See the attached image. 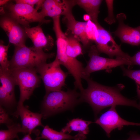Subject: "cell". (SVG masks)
I'll use <instances>...</instances> for the list:
<instances>
[{"mask_svg": "<svg viewBox=\"0 0 140 140\" xmlns=\"http://www.w3.org/2000/svg\"><path fill=\"white\" fill-rule=\"evenodd\" d=\"M82 102L80 93L75 89L53 91L46 94L41 105L44 119L68 110Z\"/></svg>", "mask_w": 140, "mask_h": 140, "instance_id": "cell-2", "label": "cell"}, {"mask_svg": "<svg viewBox=\"0 0 140 140\" xmlns=\"http://www.w3.org/2000/svg\"><path fill=\"white\" fill-rule=\"evenodd\" d=\"M58 59L56 57L52 62L42 64L36 69L44 83L46 94L61 90L65 85L67 73L62 71Z\"/></svg>", "mask_w": 140, "mask_h": 140, "instance_id": "cell-4", "label": "cell"}, {"mask_svg": "<svg viewBox=\"0 0 140 140\" xmlns=\"http://www.w3.org/2000/svg\"><path fill=\"white\" fill-rule=\"evenodd\" d=\"M130 60L132 66L136 65L140 66V51L137 52L133 56L131 57Z\"/></svg>", "mask_w": 140, "mask_h": 140, "instance_id": "cell-27", "label": "cell"}, {"mask_svg": "<svg viewBox=\"0 0 140 140\" xmlns=\"http://www.w3.org/2000/svg\"><path fill=\"white\" fill-rule=\"evenodd\" d=\"M72 8L69 9L65 13L64 21L68 29L82 44L84 48L88 50L92 45L87 34L88 21L81 22L76 20L72 13Z\"/></svg>", "mask_w": 140, "mask_h": 140, "instance_id": "cell-12", "label": "cell"}, {"mask_svg": "<svg viewBox=\"0 0 140 140\" xmlns=\"http://www.w3.org/2000/svg\"><path fill=\"white\" fill-rule=\"evenodd\" d=\"M95 25L96 30L94 40L95 45L100 53H105L111 58L115 56L130 58L129 55L122 50L121 45L116 43L109 31L102 27L99 23Z\"/></svg>", "mask_w": 140, "mask_h": 140, "instance_id": "cell-8", "label": "cell"}, {"mask_svg": "<svg viewBox=\"0 0 140 140\" xmlns=\"http://www.w3.org/2000/svg\"><path fill=\"white\" fill-rule=\"evenodd\" d=\"M86 139V135L79 132L74 136L66 134L61 131L58 132L50 128L47 125L44 127L41 136L37 137L35 140L45 139L47 140H84Z\"/></svg>", "mask_w": 140, "mask_h": 140, "instance_id": "cell-17", "label": "cell"}, {"mask_svg": "<svg viewBox=\"0 0 140 140\" xmlns=\"http://www.w3.org/2000/svg\"><path fill=\"white\" fill-rule=\"evenodd\" d=\"M79 41L74 36L67 37L66 53L71 58H76L82 54V50Z\"/></svg>", "mask_w": 140, "mask_h": 140, "instance_id": "cell-20", "label": "cell"}, {"mask_svg": "<svg viewBox=\"0 0 140 140\" xmlns=\"http://www.w3.org/2000/svg\"><path fill=\"white\" fill-rule=\"evenodd\" d=\"M24 28L27 37L31 39L35 48L48 51L53 47V39L51 36L45 35L40 25L32 27Z\"/></svg>", "mask_w": 140, "mask_h": 140, "instance_id": "cell-16", "label": "cell"}, {"mask_svg": "<svg viewBox=\"0 0 140 140\" xmlns=\"http://www.w3.org/2000/svg\"><path fill=\"white\" fill-rule=\"evenodd\" d=\"M116 107L115 106L111 107L95 122L104 130L108 137H110L111 132L115 129L121 130L126 125L140 126V123L129 122L122 118L117 113Z\"/></svg>", "mask_w": 140, "mask_h": 140, "instance_id": "cell-9", "label": "cell"}, {"mask_svg": "<svg viewBox=\"0 0 140 140\" xmlns=\"http://www.w3.org/2000/svg\"><path fill=\"white\" fill-rule=\"evenodd\" d=\"M10 47L9 44L5 45L2 40L0 42V69L5 71H9V61L8 59V52Z\"/></svg>", "mask_w": 140, "mask_h": 140, "instance_id": "cell-22", "label": "cell"}, {"mask_svg": "<svg viewBox=\"0 0 140 140\" xmlns=\"http://www.w3.org/2000/svg\"><path fill=\"white\" fill-rule=\"evenodd\" d=\"M54 55V53H46L34 46H15L13 55L9 61V70L24 68L36 69Z\"/></svg>", "mask_w": 140, "mask_h": 140, "instance_id": "cell-3", "label": "cell"}, {"mask_svg": "<svg viewBox=\"0 0 140 140\" xmlns=\"http://www.w3.org/2000/svg\"><path fill=\"white\" fill-rule=\"evenodd\" d=\"M129 137L128 140H140V135L133 132H130L129 133Z\"/></svg>", "mask_w": 140, "mask_h": 140, "instance_id": "cell-28", "label": "cell"}, {"mask_svg": "<svg viewBox=\"0 0 140 140\" xmlns=\"http://www.w3.org/2000/svg\"><path fill=\"white\" fill-rule=\"evenodd\" d=\"M77 5L83 8L90 17V20L95 25L99 23L98 17L99 8L102 1L101 0H76Z\"/></svg>", "mask_w": 140, "mask_h": 140, "instance_id": "cell-18", "label": "cell"}, {"mask_svg": "<svg viewBox=\"0 0 140 140\" xmlns=\"http://www.w3.org/2000/svg\"><path fill=\"white\" fill-rule=\"evenodd\" d=\"M120 66L123 75L132 79L135 82L137 85V96L140 101V69L131 70L126 68L124 65Z\"/></svg>", "mask_w": 140, "mask_h": 140, "instance_id": "cell-23", "label": "cell"}, {"mask_svg": "<svg viewBox=\"0 0 140 140\" xmlns=\"http://www.w3.org/2000/svg\"><path fill=\"white\" fill-rule=\"evenodd\" d=\"M8 129L1 130L0 131V140H13L19 138L18 133L22 132L24 133L21 125L19 123H14L7 127Z\"/></svg>", "mask_w": 140, "mask_h": 140, "instance_id": "cell-21", "label": "cell"}, {"mask_svg": "<svg viewBox=\"0 0 140 140\" xmlns=\"http://www.w3.org/2000/svg\"><path fill=\"white\" fill-rule=\"evenodd\" d=\"M17 108L13 115L17 117H20L22 127L25 134H30L37 126L44 127L41 122L43 117L41 113L32 112L23 105Z\"/></svg>", "mask_w": 140, "mask_h": 140, "instance_id": "cell-14", "label": "cell"}, {"mask_svg": "<svg viewBox=\"0 0 140 140\" xmlns=\"http://www.w3.org/2000/svg\"><path fill=\"white\" fill-rule=\"evenodd\" d=\"M0 123H4L7 127L12 124L14 123L3 107L0 106Z\"/></svg>", "mask_w": 140, "mask_h": 140, "instance_id": "cell-25", "label": "cell"}, {"mask_svg": "<svg viewBox=\"0 0 140 140\" xmlns=\"http://www.w3.org/2000/svg\"><path fill=\"white\" fill-rule=\"evenodd\" d=\"M89 59L84 68V79L89 77L90 74L96 71L110 69L119 66H132L130 58L117 57L115 59L101 57L96 46L92 45L88 50Z\"/></svg>", "mask_w": 140, "mask_h": 140, "instance_id": "cell-6", "label": "cell"}, {"mask_svg": "<svg viewBox=\"0 0 140 140\" xmlns=\"http://www.w3.org/2000/svg\"></svg>", "mask_w": 140, "mask_h": 140, "instance_id": "cell-33", "label": "cell"}, {"mask_svg": "<svg viewBox=\"0 0 140 140\" xmlns=\"http://www.w3.org/2000/svg\"><path fill=\"white\" fill-rule=\"evenodd\" d=\"M116 18L118 22L116 30L113 33L122 43L134 46L140 45V27H131L125 24L126 16L124 13L118 14Z\"/></svg>", "mask_w": 140, "mask_h": 140, "instance_id": "cell-13", "label": "cell"}, {"mask_svg": "<svg viewBox=\"0 0 140 140\" xmlns=\"http://www.w3.org/2000/svg\"><path fill=\"white\" fill-rule=\"evenodd\" d=\"M0 106L8 108L16 104L15 87L16 83L10 70L5 71L0 69Z\"/></svg>", "mask_w": 140, "mask_h": 140, "instance_id": "cell-11", "label": "cell"}, {"mask_svg": "<svg viewBox=\"0 0 140 140\" xmlns=\"http://www.w3.org/2000/svg\"><path fill=\"white\" fill-rule=\"evenodd\" d=\"M9 0H0V6H2L3 5H6L9 1Z\"/></svg>", "mask_w": 140, "mask_h": 140, "instance_id": "cell-30", "label": "cell"}, {"mask_svg": "<svg viewBox=\"0 0 140 140\" xmlns=\"http://www.w3.org/2000/svg\"><path fill=\"white\" fill-rule=\"evenodd\" d=\"M10 71L19 88L20 97L17 108L23 105L24 102L29 99L34 90L40 85V78L34 68H20Z\"/></svg>", "mask_w": 140, "mask_h": 140, "instance_id": "cell-5", "label": "cell"}, {"mask_svg": "<svg viewBox=\"0 0 140 140\" xmlns=\"http://www.w3.org/2000/svg\"><path fill=\"white\" fill-rule=\"evenodd\" d=\"M113 0H106L108 10V15L104 20L109 24H111L115 22V17L113 12Z\"/></svg>", "mask_w": 140, "mask_h": 140, "instance_id": "cell-24", "label": "cell"}, {"mask_svg": "<svg viewBox=\"0 0 140 140\" xmlns=\"http://www.w3.org/2000/svg\"><path fill=\"white\" fill-rule=\"evenodd\" d=\"M76 5V0H44L39 13L44 18L64 16L69 8Z\"/></svg>", "mask_w": 140, "mask_h": 140, "instance_id": "cell-15", "label": "cell"}, {"mask_svg": "<svg viewBox=\"0 0 140 140\" xmlns=\"http://www.w3.org/2000/svg\"><path fill=\"white\" fill-rule=\"evenodd\" d=\"M127 140H128V139Z\"/></svg>", "mask_w": 140, "mask_h": 140, "instance_id": "cell-31", "label": "cell"}, {"mask_svg": "<svg viewBox=\"0 0 140 140\" xmlns=\"http://www.w3.org/2000/svg\"><path fill=\"white\" fill-rule=\"evenodd\" d=\"M0 24L8 36L10 43L15 46L25 45L27 37L24 28L19 24L7 15L1 18Z\"/></svg>", "mask_w": 140, "mask_h": 140, "instance_id": "cell-10", "label": "cell"}, {"mask_svg": "<svg viewBox=\"0 0 140 140\" xmlns=\"http://www.w3.org/2000/svg\"><path fill=\"white\" fill-rule=\"evenodd\" d=\"M85 80L88 87L80 92V99L81 102H86L90 105L96 117L103 109L113 106H131L140 110V103L129 99L121 94V91L124 88L123 84L109 87L98 83L90 77Z\"/></svg>", "mask_w": 140, "mask_h": 140, "instance_id": "cell-1", "label": "cell"}, {"mask_svg": "<svg viewBox=\"0 0 140 140\" xmlns=\"http://www.w3.org/2000/svg\"><path fill=\"white\" fill-rule=\"evenodd\" d=\"M30 134H27L25 135L23 138L21 139L19 138L17 139L18 140H32V139Z\"/></svg>", "mask_w": 140, "mask_h": 140, "instance_id": "cell-29", "label": "cell"}, {"mask_svg": "<svg viewBox=\"0 0 140 140\" xmlns=\"http://www.w3.org/2000/svg\"><path fill=\"white\" fill-rule=\"evenodd\" d=\"M9 2L5 5L7 15L24 27H29V24L33 22H38L43 24L49 22L34 8L24 3Z\"/></svg>", "mask_w": 140, "mask_h": 140, "instance_id": "cell-7", "label": "cell"}, {"mask_svg": "<svg viewBox=\"0 0 140 140\" xmlns=\"http://www.w3.org/2000/svg\"><path fill=\"white\" fill-rule=\"evenodd\" d=\"M92 122L83 120L79 118L72 120L67 124L61 131L64 132H67L69 134L72 131H77L85 135L88 134L89 131V125Z\"/></svg>", "mask_w": 140, "mask_h": 140, "instance_id": "cell-19", "label": "cell"}, {"mask_svg": "<svg viewBox=\"0 0 140 140\" xmlns=\"http://www.w3.org/2000/svg\"><path fill=\"white\" fill-rule=\"evenodd\" d=\"M139 26V27H140V26Z\"/></svg>", "mask_w": 140, "mask_h": 140, "instance_id": "cell-32", "label": "cell"}, {"mask_svg": "<svg viewBox=\"0 0 140 140\" xmlns=\"http://www.w3.org/2000/svg\"><path fill=\"white\" fill-rule=\"evenodd\" d=\"M44 0H16V3H21L26 4L34 8L36 5L35 8L38 10L41 8L42 5Z\"/></svg>", "mask_w": 140, "mask_h": 140, "instance_id": "cell-26", "label": "cell"}]
</instances>
